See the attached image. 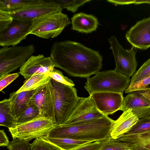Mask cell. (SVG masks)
<instances>
[{
    "label": "cell",
    "instance_id": "obj_1",
    "mask_svg": "<svg viewBox=\"0 0 150 150\" xmlns=\"http://www.w3.org/2000/svg\"><path fill=\"white\" fill-rule=\"evenodd\" d=\"M50 57L55 67L75 77L87 79L102 68L103 57L98 51L76 42H54Z\"/></svg>",
    "mask_w": 150,
    "mask_h": 150
},
{
    "label": "cell",
    "instance_id": "obj_2",
    "mask_svg": "<svg viewBox=\"0 0 150 150\" xmlns=\"http://www.w3.org/2000/svg\"><path fill=\"white\" fill-rule=\"evenodd\" d=\"M115 120L108 116L84 123L55 125L47 136L91 142L103 141L110 137Z\"/></svg>",
    "mask_w": 150,
    "mask_h": 150
},
{
    "label": "cell",
    "instance_id": "obj_3",
    "mask_svg": "<svg viewBox=\"0 0 150 150\" xmlns=\"http://www.w3.org/2000/svg\"><path fill=\"white\" fill-rule=\"evenodd\" d=\"M54 96V125L64 124L79 99L76 89L58 82L51 78Z\"/></svg>",
    "mask_w": 150,
    "mask_h": 150
},
{
    "label": "cell",
    "instance_id": "obj_4",
    "mask_svg": "<svg viewBox=\"0 0 150 150\" xmlns=\"http://www.w3.org/2000/svg\"><path fill=\"white\" fill-rule=\"evenodd\" d=\"M130 77L115 69L97 73L87 79L84 88L90 95L97 92H110L123 94L129 86Z\"/></svg>",
    "mask_w": 150,
    "mask_h": 150
},
{
    "label": "cell",
    "instance_id": "obj_5",
    "mask_svg": "<svg viewBox=\"0 0 150 150\" xmlns=\"http://www.w3.org/2000/svg\"><path fill=\"white\" fill-rule=\"evenodd\" d=\"M70 23L67 15L62 12L48 14L33 20L28 35L46 39L54 38Z\"/></svg>",
    "mask_w": 150,
    "mask_h": 150
},
{
    "label": "cell",
    "instance_id": "obj_6",
    "mask_svg": "<svg viewBox=\"0 0 150 150\" xmlns=\"http://www.w3.org/2000/svg\"><path fill=\"white\" fill-rule=\"evenodd\" d=\"M35 51L32 45L0 49V79L21 67Z\"/></svg>",
    "mask_w": 150,
    "mask_h": 150
},
{
    "label": "cell",
    "instance_id": "obj_7",
    "mask_svg": "<svg viewBox=\"0 0 150 150\" xmlns=\"http://www.w3.org/2000/svg\"><path fill=\"white\" fill-rule=\"evenodd\" d=\"M54 125L48 119L40 117L8 129L13 139L30 141L34 139L47 136Z\"/></svg>",
    "mask_w": 150,
    "mask_h": 150
},
{
    "label": "cell",
    "instance_id": "obj_8",
    "mask_svg": "<svg viewBox=\"0 0 150 150\" xmlns=\"http://www.w3.org/2000/svg\"><path fill=\"white\" fill-rule=\"evenodd\" d=\"M115 62V69L129 77L135 74L137 66L135 52L133 48L124 49L116 38L112 36L108 39Z\"/></svg>",
    "mask_w": 150,
    "mask_h": 150
},
{
    "label": "cell",
    "instance_id": "obj_9",
    "mask_svg": "<svg viewBox=\"0 0 150 150\" xmlns=\"http://www.w3.org/2000/svg\"><path fill=\"white\" fill-rule=\"evenodd\" d=\"M129 109L139 119L150 116V88L131 92L124 97L120 110Z\"/></svg>",
    "mask_w": 150,
    "mask_h": 150
},
{
    "label": "cell",
    "instance_id": "obj_10",
    "mask_svg": "<svg viewBox=\"0 0 150 150\" xmlns=\"http://www.w3.org/2000/svg\"><path fill=\"white\" fill-rule=\"evenodd\" d=\"M104 115L97 108L90 95L79 97V101L64 124L75 125L89 122Z\"/></svg>",
    "mask_w": 150,
    "mask_h": 150
},
{
    "label": "cell",
    "instance_id": "obj_11",
    "mask_svg": "<svg viewBox=\"0 0 150 150\" xmlns=\"http://www.w3.org/2000/svg\"><path fill=\"white\" fill-rule=\"evenodd\" d=\"M33 20L13 18L7 28L0 32V45L3 47L15 46L28 35Z\"/></svg>",
    "mask_w": 150,
    "mask_h": 150
},
{
    "label": "cell",
    "instance_id": "obj_12",
    "mask_svg": "<svg viewBox=\"0 0 150 150\" xmlns=\"http://www.w3.org/2000/svg\"><path fill=\"white\" fill-rule=\"evenodd\" d=\"M50 80L36 89L29 102L34 104L37 107L40 112V117L48 119L53 123L54 96Z\"/></svg>",
    "mask_w": 150,
    "mask_h": 150
},
{
    "label": "cell",
    "instance_id": "obj_13",
    "mask_svg": "<svg viewBox=\"0 0 150 150\" xmlns=\"http://www.w3.org/2000/svg\"><path fill=\"white\" fill-rule=\"evenodd\" d=\"M62 10L54 0H43L40 3L11 13V14L13 18L33 20L48 14L62 12Z\"/></svg>",
    "mask_w": 150,
    "mask_h": 150
},
{
    "label": "cell",
    "instance_id": "obj_14",
    "mask_svg": "<svg viewBox=\"0 0 150 150\" xmlns=\"http://www.w3.org/2000/svg\"><path fill=\"white\" fill-rule=\"evenodd\" d=\"M125 36L134 47L146 50L150 47V17L137 22L127 32Z\"/></svg>",
    "mask_w": 150,
    "mask_h": 150
},
{
    "label": "cell",
    "instance_id": "obj_15",
    "mask_svg": "<svg viewBox=\"0 0 150 150\" xmlns=\"http://www.w3.org/2000/svg\"><path fill=\"white\" fill-rule=\"evenodd\" d=\"M55 67L50 56L45 57L42 54L32 55L20 68L19 74L28 79L34 75L47 74Z\"/></svg>",
    "mask_w": 150,
    "mask_h": 150
},
{
    "label": "cell",
    "instance_id": "obj_16",
    "mask_svg": "<svg viewBox=\"0 0 150 150\" xmlns=\"http://www.w3.org/2000/svg\"><path fill=\"white\" fill-rule=\"evenodd\" d=\"M89 95L98 109L106 116L120 110L124 98L123 94L115 92H97Z\"/></svg>",
    "mask_w": 150,
    "mask_h": 150
},
{
    "label": "cell",
    "instance_id": "obj_17",
    "mask_svg": "<svg viewBox=\"0 0 150 150\" xmlns=\"http://www.w3.org/2000/svg\"><path fill=\"white\" fill-rule=\"evenodd\" d=\"M139 119L130 109L123 112L118 119L115 121L110 137L117 139L129 130Z\"/></svg>",
    "mask_w": 150,
    "mask_h": 150
},
{
    "label": "cell",
    "instance_id": "obj_18",
    "mask_svg": "<svg viewBox=\"0 0 150 150\" xmlns=\"http://www.w3.org/2000/svg\"><path fill=\"white\" fill-rule=\"evenodd\" d=\"M72 30L83 33H90L96 30L99 23L96 17L83 13H76L71 18Z\"/></svg>",
    "mask_w": 150,
    "mask_h": 150
},
{
    "label": "cell",
    "instance_id": "obj_19",
    "mask_svg": "<svg viewBox=\"0 0 150 150\" xmlns=\"http://www.w3.org/2000/svg\"><path fill=\"white\" fill-rule=\"evenodd\" d=\"M36 90L23 91L18 93L14 91L10 94L9 98L10 100L11 114L15 120L28 107L30 98Z\"/></svg>",
    "mask_w": 150,
    "mask_h": 150
},
{
    "label": "cell",
    "instance_id": "obj_20",
    "mask_svg": "<svg viewBox=\"0 0 150 150\" xmlns=\"http://www.w3.org/2000/svg\"><path fill=\"white\" fill-rule=\"evenodd\" d=\"M55 150H72L91 142L46 136L41 137Z\"/></svg>",
    "mask_w": 150,
    "mask_h": 150
},
{
    "label": "cell",
    "instance_id": "obj_21",
    "mask_svg": "<svg viewBox=\"0 0 150 150\" xmlns=\"http://www.w3.org/2000/svg\"><path fill=\"white\" fill-rule=\"evenodd\" d=\"M43 0H0V10L12 13L29 6L41 2Z\"/></svg>",
    "mask_w": 150,
    "mask_h": 150
},
{
    "label": "cell",
    "instance_id": "obj_22",
    "mask_svg": "<svg viewBox=\"0 0 150 150\" xmlns=\"http://www.w3.org/2000/svg\"><path fill=\"white\" fill-rule=\"evenodd\" d=\"M51 77L47 74L34 75L28 79L22 86L16 91L17 93L24 91L36 90L48 82Z\"/></svg>",
    "mask_w": 150,
    "mask_h": 150
},
{
    "label": "cell",
    "instance_id": "obj_23",
    "mask_svg": "<svg viewBox=\"0 0 150 150\" xmlns=\"http://www.w3.org/2000/svg\"><path fill=\"white\" fill-rule=\"evenodd\" d=\"M11 103L9 98L0 102V125L10 129L15 125V120L11 112Z\"/></svg>",
    "mask_w": 150,
    "mask_h": 150
},
{
    "label": "cell",
    "instance_id": "obj_24",
    "mask_svg": "<svg viewBox=\"0 0 150 150\" xmlns=\"http://www.w3.org/2000/svg\"><path fill=\"white\" fill-rule=\"evenodd\" d=\"M129 146L137 145L150 142V131L134 134H125L117 139Z\"/></svg>",
    "mask_w": 150,
    "mask_h": 150
},
{
    "label": "cell",
    "instance_id": "obj_25",
    "mask_svg": "<svg viewBox=\"0 0 150 150\" xmlns=\"http://www.w3.org/2000/svg\"><path fill=\"white\" fill-rule=\"evenodd\" d=\"M40 117L39 110L34 104L29 102L25 110L15 120V125H18Z\"/></svg>",
    "mask_w": 150,
    "mask_h": 150
},
{
    "label": "cell",
    "instance_id": "obj_26",
    "mask_svg": "<svg viewBox=\"0 0 150 150\" xmlns=\"http://www.w3.org/2000/svg\"><path fill=\"white\" fill-rule=\"evenodd\" d=\"M129 149L127 144L110 137L103 141L98 150H126Z\"/></svg>",
    "mask_w": 150,
    "mask_h": 150
},
{
    "label": "cell",
    "instance_id": "obj_27",
    "mask_svg": "<svg viewBox=\"0 0 150 150\" xmlns=\"http://www.w3.org/2000/svg\"><path fill=\"white\" fill-rule=\"evenodd\" d=\"M62 9L66 8L68 10L75 13L79 7L83 5L89 0H54Z\"/></svg>",
    "mask_w": 150,
    "mask_h": 150
},
{
    "label": "cell",
    "instance_id": "obj_28",
    "mask_svg": "<svg viewBox=\"0 0 150 150\" xmlns=\"http://www.w3.org/2000/svg\"><path fill=\"white\" fill-rule=\"evenodd\" d=\"M150 131V116L139 119L131 129L125 134H134Z\"/></svg>",
    "mask_w": 150,
    "mask_h": 150
},
{
    "label": "cell",
    "instance_id": "obj_29",
    "mask_svg": "<svg viewBox=\"0 0 150 150\" xmlns=\"http://www.w3.org/2000/svg\"><path fill=\"white\" fill-rule=\"evenodd\" d=\"M150 76V58L145 62L132 76L130 84L139 81Z\"/></svg>",
    "mask_w": 150,
    "mask_h": 150
},
{
    "label": "cell",
    "instance_id": "obj_30",
    "mask_svg": "<svg viewBox=\"0 0 150 150\" xmlns=\"http://www.w3.org/2000/svg\"><path fill=\"white\" fill-rule=\"evenodd\" d=\"M47 74L51 78L58 82L72 87L75 86L73 81L68 77L64 76L62 72L59 70L54 68Z\"/></svg>",
    "mask_w": 150,
    "mask_h": 150
},
{
    "label": "cell",
    "instance_id": "obj_31",
    "mask_svg": "<svg viewBox=\"0 0 150 150\" xmlns=\"http://www.w3.org/2000/svg\"><path fill=\"white\" fill-rule=\"evenodd\" d=\"M150 84V76L136 82L130 84L129 86L125 90L126 93L133 91L141 90L149 88Z\"/></svg>",
    "mask_w": 150,
    "mask_h": 150
},
{
    "label": "cell",
    "instance_id": "obj_32",
    "mask_svg": "<svg viewBox=\"0 0 150 150\" xmlns=\"http://www.w3.org/2000/svg\"><path fill=\"white\" fill-rule=\"evenodd\" d=\"M29 141L20 139H13L7 147L9 150H30Z\"/></svg>",
    "mask_w": 150,
    "mask_h": 150
},
{
    "label": "cell",
    "instance_id": "obj_33",
    "mask_svg": "<svg viewBox=\"0 0 150 150\" xmlns=\"http://www.w3.org/2000/svg\"><path fill=\"white\" fill-rule=\"evenodd\" d=\"M13 19L11 12L0 10V32L6 29Z\"/></svg>",
    "mask_w": 150,
    "mask_h": 150
},
{
    "label": "cell",
    "instance_id": "obj_34",
    "mask_svg": "<svg viewBox=\"0 0 150 150\" xmlns=\"http://www.w3.org/2000/svg\"><path fill=\"white\" fill-rule=\"evenodd\" d=\"M30 150H55L41 138H37L30 144Z\"/></svg>",
    "mask_w": 150,
    "mask_h": 150
},
{
    "label": "cell",
    "instance_id": "obj_35",
    "mask_svg": "<svg viewBox=\"0 0 150 150\" xmlns=\"http://www.w3.org/2000/svg\"><path fill=\"white\" fill-rule=\"evenodd\" d=\"M18 73L9 74L0 79V91H1L4 88L17 79L19 76Z\"/></svg>",
    "mask_w": 150,
    "mask_h": 150
},
{
    "label": "cell",
    "instance_id": "obj_36",
    "mask_svg": "<svg viewBox=\"0 0 150 150\" xmlns=\"http://www.w3.org/2000/svg\"><path fill=\"white\" fill-rule=\"evenodd\" d=\"M103 141H96L83 145L72 150H98Z\"/></svg>",
    "mask_w": 150,
    "mask_h": 150
},
{
    "label": "cell",
    "instance_id": "obj_37",
    "mask_svg": "<svg viewBox=\"0 0 150 150\" xmlns=\"http://www.w3.org/2000/svg\"><path fill=\"white\" fill-rule=\"evenodd\" d=\"M8 138L4 129L0 130V146H7L9 143Z\"/></svg>",
    "mask_w": 150,
    "mask_h": 150
},
{
    "label": "cell",
    "instance_id": "obj_38",
    "mask_svg": "<svg viewBox=\"0 0 150 150\" xmlns=\"http://www.w3.org/2000/svg\"><path fill=\"white\" fill-rule=\"evenodd\" d=\"M128 147L132 150H150V142L139 145L129 146Z\"/></svg>",
    "mask_w": 150,
    "mask_h": 150
},
{
    "label": "cell",
    "instance_id": "obj_39",
    "mask_svg": "<svg viewBox=\"0 0 150 150\" xmlns=\"http://www.w3.org/2000/svg\"><path fill=\"white\" fill-rule=\"evenodd\" d=\"M107 1L115 5H126L135 4V0H108Z\"/></svg>",
    "mask_w": 150,
    "mask_h": 150
},
{
    "label": "cell",
    "instance_id": "obj_40",
    "mask_svg": "<svg viewBox=\"0 0 150 150\" xmlns=\"http://www.w3.org/2000/svg\"><path fill=\"white\" fill-rule=\"evenodd\" d=\"M143 3H148L150 4V0H135V4H139Z\"/></svg>",
    "mask_w": 150,
    "mask_h": 150
},
{
    "label": "cell",
    "instance_id": "obj_41",
    "mask_svg": "<svg viewBox=\"0 0 150 150\" xmlns=\"http://www.w3.org/2000/svg\"><path fill=\"white\" fill-rule=\"evenodd\" d=\"M131 150V149H127V150Z\"/></svg>",
    "mask_w": 150,
    "mask_h": 150
}]
</instances>
